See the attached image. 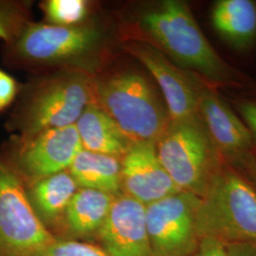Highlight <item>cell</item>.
<instances>
[{
  "label": "cell",
  "mask_w": 256,
  "mask_h": 256,
  "mask_svg": "<svg viewBox=\"0 0 256 256\" xmlns=\"http://www.w3.org/2000/svg\"><path fill=\"white\" fill-rule=\"evenodd\" d=\"M156 149L176 188L200 198L226 165L198 116L171 120Z\"/></svg>",
  "instance_id": "obj_5"
},
{
  "label": "cell",
  "mask_w": 256,
  "mask_h": 256,
  "mask_svg": "<svg viewBox=\"0 0 256 256\" xmlns=\"http://www.w3.org/2000/svg\"><path fill=\"white\" fill-rule=\"evenodd\" d=\"M30 4L26 1L0 0V39L12 43L30 22Z\"/></svg>",
  "instance_id": "obj_20"
},
{
  "label": "cell",
  "mask_w": 256,
  "mask_h": 256,
  "mask_svg": "<svg viewBox=\"0 0 256 256\" xmlns=\"http://www.w3.org/2000/svg\"><path fill=\"white\" fill-rule=\"evenodd\" d=\"M75 126L84 150L122 160L131 146L115 122L96 104L84 108Z\"/></svg>",
  "instance_id": "obj_15"
},
{
  "label": "cell",
  "mask_w": 256,
  "mask_h": 256,
  "mask_svg": "<svg viewBox=\"0 0 256 256\" xmlns=\"http://www.w3.org/2000/svg\"><path fill=\"white\" fill-rule=\"evenodd\" d=\"M18 82L10 74L0 70V112L7 110L18 96Z\"/></svg>",
  "instance_id": "obj_22"
},
{
  "label": "cell",
  "mask_w": 256,
  "mask_h": 256,
  "mask_svg": "<svg viewBox=\"0 0 256 256\" xmlns=\"http://www.w3.org/2000/svg\"><path fill=\"white\" fill-rule=\"evenodd\" d=\"M120 162L122 188L124 194L144 205L147 206L180 192L160 162L156 144H132Z\"/></svg>",
  "instance_id": "obj_12"
},
{
  "label": "cell",
  "mask_w": 256,
  "mask_h": 256,
  "mask_svg": "<svg viewBox=\"0 0 256 256\" xmlns=\"http://www.w3.org/2000/svg\"><path fill=\"white\" fill-rule=\"evenodd\" d=\"M210 23L218 36L232 48L245 52L256 40V1L218 0L210 10Z\"/></svg>",
  "instance_id": "obj_14"
},
{
  "label": "cell",
  "mask_w": 256,
  "mask_h": 256,
  "mask_svg": "<svg viewBox=\"0 0 256 256\" xmlns=\"http://www.w3.org/2000/svg\"><path fill=\"white\" fill-rule=\"evenodd\" d=\"M92 2L86 0H48L41 4L46 24L79 25L90 19Z\"/></svg>",
  "instance_id": "obj_19"
},
{
  "label": "cell",
  "mask_w": 256,
  "mask_h": 256,
  "mask_svg": "<svg viewBox=\"0 0 256 256\" xmlns=\"http://www.w3.org/2000/svg\"><path fill=\"white\" fill-rule=\"evenodd\" d=\"M30 256H108L100 248L75 241H55L48 243Z\"/></svg>",
  "instance_id": "obj_21"
},
{
  "label": "cell",
  "mask_w": 256,
  "mask_h": 256,
  "mask_svg": "<svg viewBox=\"0 0 256 256\" xmlns=\"http://www.w3.org/2000/svg\"><path fill=\"white\" fill-rule=\"evenodd\" d=\"M90 104H95V75L55 72L24 88L7 126L18 132L16 137L26 138L74 126Z\"/></svg>",
  "instance_id": "obj_4"
},
{
  "label": "cell",
  "mask_w": 256,
  "mask_h": 256,
  "mask_svg": "<svg viewBox=\"0 0 256 256\" xmlns=\"http://www.w3.org/2000/svg\"><path fill=\"white\" fill-rule=\"evenodd\" d=\"M151 79L132 66H106L95 75V104L131 146L156 144L171 122L164 97Z\"/></svg>",
  "instance_id": "obj_3"
},
{
  "label": "cell",
  "mask_w": 256,
  "mask_h": 256,
  "mask_svg": "<svg viewBox=\"0 0 256 256\" xmlns=\"http://www.w3.org/2000/svg\"><path fill=\"white\" fill-rule=\"evenodd\" d=\"M120 43L154 46L183 70L210 86H242L248 79L225 62L202 32L188 4L162 0L144 4L119 26Z\"/></svg>",
  "instance_id": "obj_1"
},
{
  "label": "cell",
  "mask_w": 256,
  "mask_h": 256,
  "mask_svg": "<svg viewBox=\"0 0 256 256\" xmlns=\"http://www.w3.org/2000/svg\"><path fill=\"white\" fill-rule=\"evenodd\" d=\"M252 95L256 98V86L252 88Z\"/></svg>",
  "instance_id": "obj_27"
},
{
  "label": "cell",
  "mask_w": 256,
  "mask_h": 256,
  "mask_svg": "<svg viewBox=\"0 0 256 256\" xmlns=\"http://www.w3.org/2000/svg\"><path fill=\"white\" fill-rule=\"evenodd\" d=\"M245 170H247L248 174H250L252 178L254 180V182L256 185V158L248 166Z\"/></svg>",
  "instance_id": "obj_26"
},
{
  "label": "cell",
  "mask_w": 256,
  "mask_h": 256,
  "mask_svg": "<svg viewBox=\"0 0 256 256\" xmlns=\"http://www.w3.org/2000/svg\"><path fill=\"white\" fill-rule=\"evenodd\" d=\"M202 198L180 192L146 206L153 256H184L198 247V212Z\"/></svg>",
  "instance_id": "obj_8"
},
{
  "label": "cell",
  "mask_w": 256,
  "mask_h": 256,
  "mask_svg": "<svg viewBox=\"0 0 256 256\" xmlns=\"http://www.w3.org/2000/svg\"><path fill=\"white\" fill-rule=\"evenodd\" d=\"M200 238L227 244H256V188L225 165L202 198L198 212Z\"/></svg>",
  "instance_id": "obj_6"
},
{
  "label": "cell",
  "mask_w": 256,
  "mask_h": 256,
  "mask_svg": "<svg viewBox=\"0 0 256 256\" xmlns=\"http://www.w3.org/2000/svg\"><path fill=\"white\" fill-rule=\"evenodd\" d=\"M99 232L108 256H153L146 205L126 194L115 198Z\"/></svg>",
  "instance_id": "obj_13"
},
{
  "label": "cell",
  "mask_w": 256,
  "mask_h": 256,
  "mask_svg": "<svg viewBox=\"0 0 256 256\" xmlns=\"http://www.w3.org/2000/svg\"><path fill=\"white\" fill-rule=\"evenodd\" d=\"M198 117L225 164L246 169L256 160V142L250 130L216 88L206 82L200 92Z\"/></svg>",
  "instance_id": "obj_10"
},
{
  "label": "cell",
  "mask_w": 256,
  "mask_h": 256,
  "mask_svg": "<svg viewBox=\"0 0 256 256\" xmlns=\"http://www.w3.org/2000/svg\"><path fill=\"white\" fill-rule=\"evenodd\" d=\"M226 246L230 256H256V244L234 243Z\"/></svg>",
  "instance_id": "obj_25"
},
{
  "label": "cell",
  "mask_w": 256,
  "mask_h": 256,
  "mask_svg": "<svg viewBox=\"0 0 256 256\" xmlns=\"http://www.w3.org/2000/svg\"><path fill=\"white\" fill-rule=\"evenodd\" d=\"M238 114L250 130L256 144V101L239 99L234 101Z\"/></svg>",
  "instance_id": "obj_23"
},
{
  "label": "cell",
  "mask_w": 256,
  "mask_h": 256,
  "mask_svg": "<svg viewBox=\"0 0 256 256\" xmlns=\"http://www.w3.org/2000/svg\"><path fill=\"white\" fill-rule=\"evenodd\" d=\"M10 149L16 169L36 182L68 170L82 148L74 124L46 129L28 137H16Z\"/></svg>",
  "instance_id": "obj_11"
},
{
  "label": "cell",
  "mask_w": 256,
  "mask_h": 256,
  "mask_svg": "<svg viewBox=\"0 0 256 256\" xmlns=\"http://www.w3.org/2000/svg\"><path fill=\"white\" fill-rule=\"evenodd\" d=\"M196 256H230L227 246L212 238H202L196 247Z\"/></svg>",
  "instance_id": "obj_24"
},
{
  "label": "cell",
  "mask_w": 256,
  "mask_h": 256,
  "mask_svg": "<svg viewBox=\"0 0 256 256\" xmlns=\"http://www.w3.org/2000/svg\"><path fill=\"white\" fill-rule=\"evenodd\" d=\"M77 187L70 172L64 171L36 182L28 196L37 214L52 220L66 212Z\"/></svg>",
  "instance_id": "obj_18"
},
{
  "label": "cell",
  "mask_w": 256,
  "mask_h": 256,
  "mask_svg": "<svg viewBox=\"0 0 256 256\" xmlns=\"http://www.w3.org/2000/svg\"><path fill=\"white\" fill-rule=\"evenodd\" d=\"M120 158L82 149L68 168L81 188L115 194L122 188Z\"/></svg>",
  "instance_id": "obj_16"
},
{
  "label": "cell",
  "mask_w": 256,
  "mask_h": 256,
  "mask_svg": "<svg viewBox=\"0 0 256 256\" xmlns=\"http://www.w3.org/2000/svg\"><path fill=\"white\" fill-rule=\"evenodd\" d=\"M114 34L110 26L90 18L74 26L30 22L5 48L10 66L24 70H80L99 74L111 63Z\"/></svg>",
  "instance_id": "obj_2"
},
{
  "label": "cell",
  "mask_w": 256,
  "mask_h": 256,
  "mask_svg": "<svg viewBox=\"0 0 256 256\" xmlns=\"http://www.w3.org/2000/svg\"><path fill=\"white\" fill-rule=\"evenodd\" d=\"M115 198L113 194L93 189H79L64 212L70 229L77 234L99 230L110 214Z\"/></svg>",
  "instance_id": "obj_17"
},
{
  "label": "cell",
  "mask_w": 256,
  "mask_h": 256,
  "mask_svg": "<svg viewBox=\"0 0 256 256\" xmlns=\"http://www.w3.org/2000/svg\"><path fill=\"white\" fill-rule=\"evenodd\" d=\"M120 48L142 64L160 88L171 120L198 116L202 79L174 64L162 52L147 43L129 40Z\"/></svg>",
  "instance_id": "obj_9"
},
{
  "label": "cell",
  "mask_w": 256,
  "mask_h": 256,
  "mask_svg": "<svg viewBox=\"0 0 256 256\" xmlns=\"http://www.w3.org/2000/svg\"><path fill=\"white\" fill-rule=\"evenodd\" d=\"M54 240L30 202L18 173L0 162V252L30 256Z\"/></svg>",
  "instance_id": "obj_7"
}]
</instances>
